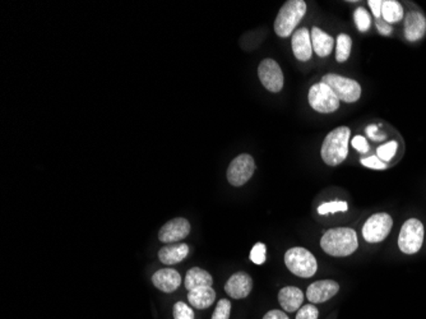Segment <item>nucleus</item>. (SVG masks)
<instances>
[{
    "label": "nucleus",
    "instance_id": "20e7f679",
    "mask_svg": "<svg viewBox=\"0 0 426 319\" xmlns=\"http://www.w3.org/2000/svg\"><path fill=\"white\" fill-rule=\"evenodd\" d=\"M286 267L294 275L303 279H309L314 276L318 264L314 255L310 253L305 248H291L285 254Z\"/></svg>",
    "mask_w": 426,
    "mask_h": 319
},
{
    "label": "nucleus",
    "instance_id": "1a4fd4ad",
    "mask_svg": "<svg viewBox=\"0 0 426 319\" xmlns=\"http://www.w3.org/2000/svg\"><path fill=\"white\" fill-rule=\"evenodd\" d=\"M255 162L251 155L242 153L234 159L227 169V180L234 187H241L253 177Z\"/></svg>",
    "mask_w": 426,
    "mask_h": 319
},
{
    "label": "nucleus",
    "instance_id": "f8f14e48",
    "mask_svg": "<svg viewBox=\"0 0 426 319\" xmlns=\"http://www.w3.org/2000/svg\"><path fill=\"white\" fill-rule=\"evenodd\" d=\"M253 290V280L248 273L236 272L232 275L225 285L226 294L232 299H244Z\"/></svg>",
    "mask_w": 426,
    "mask_h": 319
},
{
    "label": "nucleus",
    "instance_id": "c85d7f7f",
    "mask_svg": "<svg viewBox=\"0 0 426 319\" xmlns=\"http://www.w3.org/2000/svg\"><path fill=\"white\" fill-rule=\"evenodd\" d=\"M266 245L263 243H257L253 246L251 252V262L255 264H263L266 262Z\"/></svg>",
    "mask_w": 426,
    "mask_h": 319
},
{
    "label": "nucleus",
    "instance_id": "f03ea898",
    "mask_svg": "<svg viewBox=\"0 0 426 319\" xmlns=\"http://www.w3.org/2000/svg\"><path fill=\"white\" fill-rule=\"evenodd\" d=\"M350 134V128L340 127L325 137L321 155L327 165L337 166L347 157Z\"/></svg>",
    "mask_w": 426,
    "mask_h": 319
},
{
    "label": "nucleus",
    "instance_id": "7c9ffc66",
    "mask_svg": "<svg viewBox=\"0 0 426 319\" xmlns=\"http://www.w3.org/2000/svg\"><path fill=\"white\" fill-rule=\"evenodd\" d=\"M362 165L369 168V169L374 170H384L387 169V164L383 162L378 156H371L368 159L362 160Z\"/></svg>",
    "mask_w": 426,
    "mask_h": 319
},
{
    "label": "nucleus",
    "instance_id": "f257e3e1",
    "mask_svg": "<svg viewBox=\"0 0 426 319\" xmlns=\"http://www.w3.org/2000/svg\"><path fill=\"white\" fill-rule=\"evenodd\" d=\"M321 246L325 253L332 257H347L351 255L359 246L358 235L355 230L349 227L331 229L323 235Z\"/></svg>",
    "mask_w": 426,
    "mask_h": 319
},
{
    "label": "nucleus",
    "instance_id": "393cba45",
    "mask_svg": "<svg viewBox=\"0 0 426 319\" xmlns=\"http://www.w3.org/2000/svg\"><path fill=\"white\" fill-rule=\"evenodd\" d=\"M353 18H355L356 26H358V29H359L360 32H365V31H368V29H371V16H369V13L364 10L362 7H359L358 10H355Z\"/></svg>",
    "mask_w": 426,
    "mask_h": 319
},
{
    "label": "nucleus",
    "instance_id": "a211bd4d",
    "mask_svg": "<svg viewBox=\"0 0 426 319\" xmlns=\"http://www.w3.org/2000/svg\"><path fill=\"white\" fill-rule=\"evenodd\" d=\"M188 254H189V246L188 245L184 244V243H174V244H167L162 246L158 252V258L164 264L173 266V264L184 261Z\"/></svg>",
    "mask_w": 426,
    "mask_h": 319
},
{
    "label": "nucleus",
    "instance_id": "7ed1b4c3",
    "mask_svg": "<svg viewBox=\"0 0 426 319\" xmlns=\"http://www.w3.org/2000/svg\"><path fill=\"white\" fill-rule=\"evenodd\" d=\"M306 13V3L304 0H288L278 12L275 21V31L279 38H288L292 35L300 21Z\"/></svg>",
    "mask_w": 426,
    "mask_h": 319
},
{
    "label": "nucleus",
    "instance_id": "9b49d317",
    "mask_svg": "<svg viewBox=\"0 0 426 319\" xmlns=\"http://www.w3.org/2000/svg\"><path fill=\"white\" fill-rule=\"evenodd\" d=\"M189 233H190L189 221L183 217H177L161 227L158 233V239L165 244H174L186 239Z\"/></svg>",
    "mask_w": 426,
    "mask_h": 319
},
{
    "label": "nucleus",
    "instance_id": "b1692460",
    "mask_svg": "<svg viewBox=\"0 0 426 319\" xmlns=\"http://www.w3.org/2000/svg\"><path fill=\"white\" fill-rule=\"evenodd\" d=\"M347 203L343 201H336V202H327L318 207V214L319 215H328V214H336V212H346Z\"/></svg>",
    "mask_w": 426,
    "mask_h": 319
},
{
    "label": "nucleus",
    "instance_id": "f3484780",
    "mask_svg": "<svg viewBox=\"0 0 426 319\" xmlns=\"http://www.w3.org/2000/svg\"><path fill=\"white\" fill-rule=\"evenodd\" d=\"M278 301L282 309L286 310L288 313H294L303 307L304 303V294L303 291L294 286H288L279 290L278 294Z\"/></svg>",
    "mask_w": 426,
    "mask_h": 319
},
{
    "label": "nucleus",
    "instance_id": "39448f33",
    "mask_svg": "<svg viewBox=\"0 0 426 319\" xmlns=\"http://www.w3.org/2000/svg\"><path fill=\"white\" fill-rule=\"evenodd\" d=\"M322 82L334 91L340 101L349 103H356L362 96V87L351 78L329 73V75H323Z\"/></svg>",
    "mask_w": 426,
    "mask_h": 319
},
{
    "label": "nucleus",
    "instance_id": "2f4dec72",
    "mask_svg": "<svg viewBox=\"0 0 426 319\" xmlns=\"http://www.w3.org/2000/svg\"><path fill=\"white\" fill-rule=\"evenodd\" d=\"M352 147L356 151H359L360 153H366L369 151V143L362 137V136H356L352 140Z\"/></svg>",
    "mask_w": 426,
    "mask_h": 319
},
{
    "label": "nucleus",
    "instance_id": "c9c22d12",
    "mask_svg": "<svg viewBox=\"0 0 426 319\" xmlns=\"http://www.w3.org/2000/svg\"><path fill=\"white\" fill-rule=\"evenodd\" d=\"M263 319H288V316L282 310H271Z\"/></svg>",
    "mask_w": 426,
    "mask_h": 319
},
{
    "label": "nucleus",
    "instance_id": "4468645a",
    "mask_svg": "<svg viewBox=\"0 0 426 319\" xmlns=\"http://www.w3.org/2000/svg\"><path fill=\"white\" fill-rule=\"evenodd\" d=\"M403 31H405V38L411 42H415L424 38L426 34V18L424 14L417 10L408 12L405 19Z\"/></svg>",
    "mask_w": 426,
    "mask_h": 319
},
{
    "label": "nucleus",
    "instance_id": "cd10ccee",
    "mask_svg": "<svg viewBox=\"0 0 426 319\" xmlns=\"http://www.w3.org/2000/svg\"><path fill=\"white\" fill-rule=\"evenodd\" d=\"M230 313H231V303L227 299H223L217 303V307L211 319H229Z\"/></svg>",
    "mask_w": 426,
    "mask_h": 319
},
{
    "label": "nucleus",
    "instance_id": "4be33fe9",
    "mask_svg": "<svg viewBox=\"0 0 426 319\" xmlns=\"http://www.w3.org/2000/svg\"><path fill=\"white\" fill-rule=\"evenodd\" d=\"M403 8L396 0H386L381 7V17L387 23H397L403 18Z\"/></svg>",
    "mask_w": 426,
    "mask_h": 319
},
{
    "label": "nucleus",
    "instance_id": "a878e982",
    "mask_svg": "<svg viewBox=\"0 0 426 319\" xmlns=\"http://www.w3.org/2000/svg\"><path fill=\"white\" fill-rule=\"evenodd\" d=\"M397 142L396 141H390L388 143H386V144H381L380 147H378V150H377V156L379 157L383 162H389L390 160L393 159V156L396 155V152H397Z\"/></svg>",
    "mask_w": 426,
    "mask_h": 319
},
{
    "label": "nucleus",
    "instance_id": "c756f323",
    "mask_svg": "<svg viewBox=\"0 0 426 319\" xmlns=\"http://www.w3.org/2000/svg\"><path fill=\"white\" fill-rule=\"evenodd\" d=\"M319 310L313 304H306L297 311V319H318Z\"/></svg>",
    "mask_w": 426,
    "mask_h": 319
},
{
    "label": "nucleus",
    "instance_id": "6e6552de",
    "mask_svg": "<svg viewBox=\"0 0 426 319\" xmlns=\"http://www.w3.org/2000/svg\"><path fill=\"white\" fill-rule=\"evenodd\" d=\"M393 220L388 214H375L362 226V236L368 243H380L388 236Z\"/></svg>",
    "mask_w": 426,
    "mask_h": 319
},
{
    "label": "nucleus",
    "instance_id": "dca6fc26",
    "mask_svg": "<svg viewBox=\"0 0 426 319\" xmlns=\"http://www.w3.org/2000/svg\"><path fill=\"white\" fill-rule=\"evenodd\" d=\"M152 282L158 290L174 292L181 285V276L173 268H162L152 276Z\"/></svg>",
    "mask_w": 426,
    "mask_h": 319
},
{
    "label": "nucleus",
    "instance_id": "f704fd0d",
    "mask_svg": "<svg viewBox=\"0 0 426 319\" xmlns=\"http://www.w3.org/2000/svg\"><path fill=\"white\" fill-rule=\"evenodd\" d=\"M377 131H378V127H377V125H369V127L366 128V134H368V137H371L373 141H383V140H384V136L377 134Z\"/></svg>",
    "mask_w": 426,
    "mask_h": 319
},
{
    "label": "nucleus",
    "instance_id": "6ab92c4d",
    "mask_svg": "<svg viewBox=\"0 0 426 319\" xmlns=\"http://www.w3.org/2000/svg\"><path fill=\"white\" fill-rule=\"evenodd\" d=\"M310 36H312L313 50H314L316 55L325 58L328 57L332 53L334 45V40L332 36H329L328 34H325V31H322L318 27H313Z\"/></svg>",
    "mask_w": 426,
    "mask_h": 319
},
{
    "label": "nucleus",
    "instance_id": "bb28decb",
    "mask_svg": "<svg viewBox=\"0 0 426 319\" xmlns=\"http://www.w3.org/2000/svg\"><path fill=\"white\" fill-rule=\"evenodd\" d=\"M174 319H195V311L186 303L177 301L173 308Z\"/></svg>",
    "mask_w": 426,
    "mask_h": 319
},
{
    "label": "nucleus",
    "instance_id": "0eeeda50",
    "mask_svg": "<svg viewBox=\"0 0 426 319\" xmlns=\"http://www.w3.org/2000/svg\"><path fill=\"white\" fill-rule=\"evenodd\" d=\"M309 103L315 112L322 114L334 113L340 107L338 97L323 82L312 86L309 91Z\"/></svg>",
    "mask_w": 426,
    "mask_h": 319
},
{
    "label": "nucleus",
    "instance_id": "2eb2a0df",
    "mask_svg": "<svg viewBox=\"0 0 426 319\" xmlns=\"http://www.w3.org/2000/svg\"><path fill=\"white\" fill-rule=\"evenodd\" d=\"M292 51L300 62H308L313 54L312 36L308 29H299L292 35Z\"/></svg>",
    "mask_w": 426,
    "mask_h": 319
},
{
    "label": "nucleus",
    "instance_id": "412c9836",
    "mask_svg": "<svg viewBox=\"0 0 426 319\" xmlns=\"http://www.w3.org/2000/svg\"><path fill=\"white\" fill-rule=\"evenodd\" d=\"M186 290L192 291L198 288H212V276L202 268L195 267L186 272Z\"/></svg>",
    "mask_w": 426,
    "mask_h": 319
},
{
    "label": "nucleus",
    "instance_id": "423d86ee",
    "mask_svg": "<svg viewBox=\"0 0 426 319\" xmlns=\"http://www.w3.org/2000/svg\"><path fill=\"white\" fill-rule=\"evenodd\" d=\"M424 243V225L417 218L408 220L399 236V249L406 254H415L421 249Z\"/></svg>",
    "mask_w": 426,
    "mask_h": 319
},
{
    "label": "nucleus",
    "instance_id": "ddd939ff",
    "mask_svg": "<svg viewBox=\"0 0 426 319\" xmlns=\"http://www.w3.org/2000/svg\"><path fill=\"white\" fill-rule=\"evenodd\" d=\"M340 290V285L332 280H323L312 283L306 290L308 301L313 304L325 303L334 298V295Z\"/></svg>",
    "mask_w": 426,
    "mask_h": 319
},
{
    "label": "nucleus",
    "instance_id": "473e14b6",
    "mask_svg": "<svg viewBox=\"0 0 426 319\" xmlns=\"http://www.w3.org/2000/svg\"><path fill=\"white\" fill-rule=\"evenodd\" d=\"M369 7H371V12L374 14V17L377 19H380L381 17V7H383V1L381 0H369L368 1Z\"/></svg>",
    "mask_w": 426,
    "mask_h": 319
},
{
    "label": "nucleus",
    "instance_id": "72a5a7b5",
    "mask_svg": "<svg viewBox=\"0 0 426 319\" xmlns=\"http://www.w3.org/2000/svg\"><path fill=\"white\" fill-rule=\"evenodd\" d=\"M377 29L381 35H389L392 32V26L384 19H377Z\"/></svg>",
    "mask_w": 426,
    "mask_h": 319
},
{
    "label": "nucleus",
    "instance_id": "9d476101",
    "mask_svg": "<svg viewBox=\"0 0 426 319\" xmlns=\"http://www.w3.org/2000/svg\"><path fill=\"white\" fill-rule=\"evenodd\" d=\"M260 84L268 91L277 94L284 87V73L277 62L273 59H264L258 66Z\"/></svg>",
    "mask_w": 426,
    "mask_h": 319
},
{
    "label": "nucleus",
    "instance_id": "5701e85b",
    "mask_svg": "<svg viewBox=\"0 0 426 319\" xmlns=\"http://www.w3.org/2000/svg\"><path fill=\"white\" fill-rule=\"evenodd\" d=\"M352 40L349 35L341 34L337 38V47H336V60L338 63H344L351 54Z\"/></svg>",
    "mask_w": 426,
    "mask_h": 319
},
{
    "label": "nucleus",
    "instance_id": "aec40b11",
    "mask_svg": "<svg viewBox=\"0 0 426 319\" xmlns=\"http://www.w3.org/2000/svg\"><path fill=\"white\" fill-rule=\"evenodd\" d=\"M188 301L195 309H207L216 301V291L212 288H198L188 292Z\"/></svg>",
    "mask_w": 426,
    "mask_h": 319
}]
</instances>
